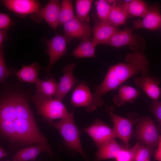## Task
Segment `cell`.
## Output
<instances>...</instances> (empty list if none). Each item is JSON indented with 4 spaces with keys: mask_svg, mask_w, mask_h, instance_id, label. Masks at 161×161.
<instances>
[{
    "mask_svg": "<svg viewBox=\"0 0 161 161\" xmlns=\"http://www.w3.org/2000/svg\"><path fill=\"white\" fill-rule=\"evenodd\" d=\"M46 42L47 53L49 58L46 70L49 71L54 64L66 54L68 41L65 35L57 33L53 37L47 40Z\"/></svg>",
    "mask_w": 161,
    "mask_h": 161,
    "instance_id": "52a82bcc",
    "label": "cell"
},
{
    "mask_svg": "<svg viewBox=\"0 0 161 161\" xmlns=\"http://www.w3.org/2000/svg\"><path fill=\"white\" fill-rule=\"evenodd\" d=\"M11 74V72L5 63L4 53V47H0V81L4 83L5 79Z\"/></svg>",
    "mask_w": 161,
    "mask_h": 161,
    "instance_id": "f546056e",
    "label": "cell"
},
{
    "mask_svg": "<svg viewBox=\"0 0 161 161\" xmlns=\"http://www.w3.org/2000/svg\"><path fill=\"white\" fill-rule=\"evenodd\" d=\"M93 95L86 82L82 81L74 89L71 99V104L75 107H86V110L90 107Z\"/></svg>",
    "mask_w": 161,
    "mask_h": 161,
    "instance_id": "5bb4252c",
    "label": "cell"
},
{
    "mask_svg": "<svg viewBox=\"0 0 161 161\" xmlns=\"http://www.w3.org/2000/svg\"><path fill=\"white\" fill-rule=\"evenodd\" d=\"M155 151V148L148 145L144 146L143 144L136 152L135 161H145L150 158Z\"/></svg>",
    "mask_w": 161,
    "mask_h": 161,
    "instance_id": "f1b7e54d",
    "label": "cell"
},
{
    "mask_svg": "<svg viewBox=\"0 0 161 161\" xmlns=\"http://www.w3.org/2000/svg\"><path fill=\"white\" fill-rule=\"evenodd\" d=\"M35 83L36 94L51 98L55 96L58 83L54 78H51L46 80L38 78Z\"/></svg>",
    "mask_w": 161,
    "mask_h": 161,
    "instance_id": "603a6c76",
    "label": "cell"
},
{
    "mask_svg": "<svg viewBox=\"0 0 161 161\" xmlns=\"http://www.w3.org/2000/svg\"><path fill=\"white\" fill-rule=\"evenodd\" d=\"M161 5L156 3L149 4L148 10L141 19L134 21L133 27L139 29L145 28L150 30H156L161 28Z\"/></svg>",
    "mask_w": 161,
    "mask_h": 161,
    "instance_id": "ba28073f",
    "label": "cell"
},
{
    "mask_svg": "<svg viewBox=\"0 0 161 161\" xmlns=\"http://www.w3.org/2000/svg\"><path fill=\"white\" fill-rule=\"evenodd\" d=\"M50 124L57 129L62 136L65 144L69 149L78 152L86 161H89L81 145L80 131L74 122L73 110L66 118L61 119L57 123L52 122Z\"/></svg>",
    "mask_w": 161,
    "mask_h": 161,
    "instance_id": "7a4b0ae2",
    "label": "cell"
},
{
    "mask_svg": "<svg viewBox=\"0 0 161 161\" xmlns=\"http://www.w3.org/2000/svg\"><path fill=\"white\" fill-rule=\"evenodd\" d=\"M75 66L74 63L67 64L63 69L64 74L58 83L55 98L62 101L67 93L78 81L73 73Z\"/></svg>",
    "mask_w": 161,
    "mask_h": 161,
    "instance_id": "8fae6325",
    "label": "cell"
},
{
    "mask_svg": "<svg viewBox=\"0 0 161 161\" xmlns=\"http://www.w3.org/2000/svg\"><path fill=\"white\" fill-rule=\"evenodd\" d=\"M126 148L119 145L115 139L111 140L98 148L95 154V160L115 158L122 150Z\"/></svg>",
    "mask_w": 161,
    "mask_h": 161,
    "instance_id": "ac0fdd59",
    "label": "cell"
},
{
    "mask_svg": "<svg viewBox=\"0 0 161 161\" xmlns=\"http://www.w3.org/2000/svg\"><path fill=\"white\" fill-rule=\"evenodd\" d=\"M150 109L161 125V101L152 100Z\"/></svg>",
    "mask_w": 161,
    "mask_h": 161,
    "instance_id": "4dcf8cb0",
    "label": "cell"
},
{
    "mask_svg": "<svg viewBox=\"0 0 161 161\" xmlns=\"http://www.w3.org/2000/svg\"><path fill=\"white\" fill-rule=\"evenodd\" d=\"M136 86L142 90L153 100H157L161 95L160 80L148 75H142L134 79Z\"/></svg>",
    "mask_w": 161,
    "mask_h": 161,
    "instance_id": "9a60e30c",
    "label": "cell"
},
{
    "mask_svg": "<svg viewBox=\"0 0 161 161\" xmlns=\"http://www.w3.org/2000/svg\"><path fill=\"white\" fill-rule=\"evenodd\" d=\"M123 4L128 18L134 16L143 18L147 12L149 4L141 0H125Z\"/></svg>",
    "mask_w": 161,
    "mask_h": 161,
    "instance_id": "ffe728a7",
    "label": "cell"
},
{
    "mask_svg": "<svg viewBox=\"0 0 161 161\" xmlns=\"http://www.w3.org/2000/svg\"><path fill=\"white\" fill-rule=\"evenodd\" d=\"M74 15L72 1L63 0L61 3L59 14V24L64 25L65 23L73 18Z\"/></svg>",
    "mask_w": 161,
    "mask_h": 161,
    "instance_id": "d4e9b609",
    "label": "cell"
},
{
    "mask_svg": "<svg viewBox=\"0 0 161 161\" xmlns=\"http://www.w3.org/2000/svg\"><path fill=\"white\" fill-rule=\"evenodd\" d=\"M60 7L61 3L59 0H51L35 14L44 20L51 28L55 29L59 24Z\"/></svg>",
    "mask_w": 161,
    "mask_h": 161,
    "instance_id": "4fadbf2b",
    "label": "cell"
},
{
    "mask_svg": "<svg viewBox=\"0 0 161 161\" xmlns=\"http://www.w3.org/2000/svg\"><path fill=\"white\" fill-rule=\"evenodd\" d=\"M64 29L68 42L75 38H90L92 33L90 25L81 21L76 16L64 25Z\"/></svg>",
    "mask_w": 161,
    "mask_h": 161,
    "instance_id": "30bf717a",
    "label": "cell"
},
{
    "mask_svg": "<svg viewBox=\"0 0 161 161\" xmlns=\"http://www.w3.org/2000/svg\"><path fill=\"white\" fill-rule=\"evenodd\" d=\"M7 161H9V160H7Z\"/></svg>",
    "mask_w": 161,
    "mask_h": 161,
    "instance_id": "8d00e7d4",
    "label": "cell"
},
{
    "mask_svg": "<svg viewBox=\"0 0 161 161\" xmlns=\"http://www.w3.org/2000/svg\"><path fill=\"white\" fill-rule=\"evenodd\" d=\"M7 32L5 30H0V47L2 46L3 41L7 39Z\"/></svg>",
    "mask_w": 161,
    "mask_h": 161,
    "instance_id": "836d02e7",
    "label": "cell"
},
{
    "mask_svg": "<svg viewBox=\"0 0 161 161\" xmlns=\"http://www.w3.org/2000/svg\"><path fill=\"white\" fill-rule=\"evenodd\" d=\"M95 3L99 20L102 22L109 23L112 6L107 0H97Z\"/></svg>",
    "mask_w": 161,
    "mask_h": 161,
    "instance_id": "4316f807",
    "label": "cell"
},
{
    "mask_svg": "<svg viewBox=\"0 0 161 161\" xmlns=\"http://www.w3.org/2000/svg\"><path fill=\"white\" fill-rule=\"evenodd\" d=\"M143 144V142H139L131 148L123 150L115 158L116 161H135L136 152Z\"/></svg>",
    "mask_w": 161,
    "mask_h": 161,
    "instance_id": "83f0119b",
    "label": "cell"
},
{
    "mask_svg": "<svg viewBox=\"0 0 161 161\" xmlns=\"http://www.w3.org/2000/svg\"><path fill=\"white\" fill-rule=\"evenodd\" d=\"M157 145V148L155 152L154 160L161 161V135H160L159 142Z\"/></svg>",
    "mask_w": 161,
    "mask_h": 161,
    "instance_id": "d6a6232c",
    "label": "cell"
},
{
    "mask_svg": "<svg viewBox=\"0 0 161 161\" xmlns=\"http://www.w3.org/2000/svg\"><path fill=\"white\" fill-rule=\"evenodd\" d=\"M118 30L109 23L97 19L92 30L93 42L96 46L105 44Z\"/></svg>",
    "mask_w": 161,
    "mask_h": 161,
    "instance_id": "2e32d148",
    "label": "cell"
},
{
    "mask_svg": "<svg viewBox=\"0 0 161 161\" xmlns=\"http://www.w3.org/2000/svg\"><path fill=\"white\" fill-rule=\"evenodd\" d=\"M145 161H151L150 158H149Z\"/></svg>",
    "mask_w": 161,
    "mask_h": 161,
    "instance_id": "d590c367",
    "label": "cell"
},
{
    "mask_svg": "<svg viewBox=\"0 0 161 161\" xmlns=\"http://www.w3.org/2000/svg\"><path fill=\"white\" fill-rule=\"evenodd\" d=\"M141 93L139 90L126 85L120 86L118 93L112 97L114 103L117 106H120L125 103H132Z\"/></svg>",
    "mask_w": 161,
    "mask_h": 161,
    "instance_id": "e0dca14e",
    "label": "cell"
},
{
    "mask_svg": "<svg viewBox=\"0 0 161 161\" xmlns=\"http://www.w3.org/2000/svg\"><path fill=\"white\" fill-rule=\"evenodd\" d=\"M13 22L10 17L6 14L3 13H0V29L4 30L8 29L13 25Z\"/></svg>",
    "mask_w": 161,
    "mask_h": 161,
    "instance_id": "1f68e13d",
    "label": "cell"
},
{
    "mask_svg": "<svg viewBox=\"0 0 161 161\" xmlns=\"http://www.w3.org/2000/svg\"><path fill=\"white\" fill-rule=\"evenodd\" d=\"M92 38L82 39L71 54L76 58H95V48Z\"/></svg>",
    "mask_w": 161,
    "mask_h": 161,
    "instance_id": "44dd1931",
    "label": "cell"
},
{
    "mask_svg": "<svg viewBox=\"0 0 161 161\" xmlns=\"http://www.w3.org/2000/svg\"><path fill=\"white\" fill-rule=\"evenodd\" d=\"M113 3L109 14V23L114 27L124 24L128 18V14L123 4L117 3Z\"/></svg>",
    "mask_w": 161,
    "mask_h": 161,
    "instance_id": "d6986e66",
    "label": "cell"
},
{
    "mask_svg": "<svg viewBox=\"0 0 161 161\" xmlns=\"http://www.w3.org/2000/svg\"><path fill=\"white\" fill-rule=\"evenodd\" d=\"M134 29L133 27L118 29L105 44L115 48L128 45L134 52H142L145 42L141 35L133 33Z\"/></svg>",
    "mask_w": 161,
    "mask_h": 161,
    "instance_id": "277c9868",
    "label": "cell"
},
{
    "mask_svg": "<svg viewBox=\"0 0 161 161\" xmlns=\"http://www.w3.org/2000/svg\"><path fill=\"white\" fill-rule=\"evenodd\" d=\"M136 134L137 139L147 145L155 148L158 145L160 135L155 124L149 117L145 116L140 119Z\"/></svg>",
    "mask_w": 161,
    "mask_h": 161,
    "instance_id": "5b68a950",
    "label": "cell"
},
{
    "mask_svg": "<svg viewBox=\"0 0 161 161\" xmlns=\"http://www.w3.org/2000/svg\"><path fill=\"white\" fill-rule=\"evenodd\" d=\"M47 152L39 145L31 146L18 151L13 157L12 161H28L35 160L41 153Z\"/></svg>",
    "mask_w": 161,
    "mask_h": 161,
    "instance_id": "7402d4cb",
    "label": "cell"
},
{
    "mask_svg": "<svg viewBox=\"0 0 161 161\" xmlns=\"http://www.w3.org/2000/svg\"><path fill=\"white\" fill-rule=\"evenodd\" d=\"M100 148L108 141L117 138L113 129L99 119H96L89 126L83 129Z\"/></svg>",
    "mask_w": 161,
    "mask_h": 161,
    "instance_id": "8992f818",
    "label": "cell"
},
{
    "mask_svg": "<svg viewBox=\"0 0 161 161\" xmlns=\"http://www.w3.org/2000/svg\"><path fill=\"white\" fill-rule=\"evenodd\" d=\"M35 104L38 113L49 124L56 119H63L68 116L66 109L62 101L57 98H52L36 94L31 98Z\"/></svg>",
    "mask_w": 161,
    "mask_h": 161,
    "instance_id": "3957f363",
    "label": "cell"
},
{
    "mask_svg": "<svg viewBox=\"0 0 161 161\" xmlns=\"http://www.w3.org/2000/svg\"><path fill=\"white\" fill-rule=\"evenodd\" d=\"M93 1L77 0L75 1L76 17L81 21L88 23V14L90 10Z\"/></svg>",
    "mask_w": 161,
    "mask_h": 161,
    "instance_id": "484cf974",
    "label": "cell"
},
{
    "mask_svg": "<svg viewBox=\"0 0 161 161\" xmlns=\"http://www.w3.org/2000/svg\"><path fill=\"white\" fill-rule=\"evenodd\" d=\"M2 4L8 10L15 13L25 15L35 13L41 8L39 2L34 0H4Z\"/></svg>",
    "mask_w": 161,
    "mask_h": 161,
    "instance_id": "7c38bea8",
    "label": "cell"
},
{
    "mask_svg": "<svg viewBox=\"0 0 161 161\" xmlns=\"http://www.w3.org/2000/svg\"><path fill=\"white\" fill-rule=\"evenodd\" d=\"M109 113L117 137L122 140L126 148H128L129 141L132 134V126L137 122V120L121 117L114 113L112 110Z\"/></svg>",
    "mask_w": 161,
    "mask_h": 161,
    "instance_id": "9c48e42d",
    "label": "cell"
},
{
    "mask_svg": "<svg viewBox=\"0 0 161 161\" xmlns=\"http://www.w3.org/2000/svg\"><path fill=\"white\" fill-rule=\"evenodd\" d=\"M8 154L4 148L1 147H0V158L8 156Z\"/></svg>",
    "mask_w": 161,
    "mask_h": 161,
    "instance_id": "e575fe53",
    "label": "cell"
},
{
    "mask_svg": "<svg viewBox=\"0 0 161 161\" xmlns=\"http://www.w3.org/2000/svg\"><path fill=\"white\" fill-rule=\"evenodd\" d=\"M124 60V62L110 67L103 81L97 86V90L100 94L104 95L116 89L139 72H140L142 75H149V61L142 52L129 53Z\"/></svg>",
    "mask_w": 161,
    "mask_h": 161,
    "instance_id": "6da1fadb",
    "label": "cell"
},
{
    "mask_svg": "<svg viewBox=\"0 0 161 161\" xmlns=\"http://www.w3.org/2000/svg\"><path fill=\"white\" fill-rule=\"evenodd\" d=\"M40 69L39 65L38 63H32L30 65H24L16 74L18 79L21 81L35 83L38 78V76Z\"/></svg>",
    "mask_w": 161,
    "mask_h": 161,
    "instance_id": "cb8c5ba5",
    "label": "cell"
}]
</instances>
